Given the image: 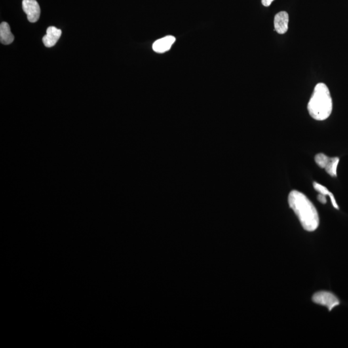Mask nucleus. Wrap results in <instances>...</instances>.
<instances>
[{
  "instance_id": "obj_1",
  "label": "nucleus",
  "mask_w": 348,
  "mask_h": 348,
  "mask_svg": "<svg viewBox=\"0 0 348 348\" xmlns=\"http://www.w3.org/2000/svg\"><path fill=\"white\" fill-rule=\"evenodd\" d=\"M288 202L305 231L313 232L317 229L319 217L317 209L305 194L297 191L291 192Z\"/></svg>"
},
{
  "instance_id": "obj_2",
  "label": "nucleus",
  "mask_w": 348,
  "mask_h": 348,
  "mask_svg": "<svg viewBox=\"0 0 348 348\" xmlns=\"http://www.w3.org/2000/svg\"><path fill=\"white\" fill-rule=\"evenodd\" d=\"M333 103L330 92L324 83H318L308 104L309 115L317 121L328 119L332 113Z\"/></svg>"
},
{
  "instance_id": "obj_3",
  "label": "nucleus",
  "mask_w": 348,
  "mask_h": 348,
  "mask_svg": "<svg viewBox=\"0 0 348 348\" xmlns=\"http://www.w3.org/2000/svg\"><path fill=\"white\" fill-rule=\"evenodd\" d=\"M313 303L328 308L329 311L340 305V301L335 295L328 292H319L316 293L312 297Z\"/></svg>"
},
{
  "instance_id": "obj_4",
  "label": "nucleus",
  "mask_w": 348,
  "mask_h": 348,
  "mask_svg": "<svg viewBox=\"0 0 348 348\" xmlns=\"http://www.w3.org/2000/svg\"><path fill=\"white\" fill-rule=\"evenodd\" d=\"M22 7L29 22L35 23L39 21L41 10L37 0H23Z\"/></svg>"
},
{
  "instance_id": "obj_5",
  "label": "nucleus",
  "mask_w": 348,
  "mask_h": 348,
  "mask_svg": "<svg viewBox=\"0 0 348 348\" xmlns=\"http://www.w3.org/2000/svg\"><path fill=\"white\" fill-rule=\"evenodd\" d=\"M175 41H176V38L173 36H167V37L162 38L154 43L153 50L157 53H164L170 49Z\"/></svg>"
},
{
  "instance_id": "obj_6",
  "label": "nucleus",
  "mask_w": 348,
  "mask_h": 348,
  "mask_svg": "<svg viewBox=\"0 0 348 348\" xmlns=\"http://www.w3.org/2000/svg\"><path fill=\"white\" fill-rule=\"evenodd\" d=\"M289 15L285 11L278 12L274 18L275 31L280 35H284L288 29Z\"/></svg>"
},
{
  "instance_id": "obj_7",
  "label": "nucleus",
  "mask_w": 348,
  "mask_h": 348,
  "mask_svg": "<svg viewBox=\"0 0 348 348\" xmlns=\"http://www.w3.org/2000/svg\"><path fill=\"white\" fill-rule=\"evenodd\" d=\"M62 35V31L56 27H50L46 30V34L43 38L44 45L46 47H52L56 45Z\"/></svg>"
},
{
  "instance_id": "obj_8",
  "label": "nucleus",
  "mask_w": 348,
  "mask_h": 348,
  "mask_svg": "<svg viewBox=\"0 0 348 348\" xmlns=\"http://www.w3.org/2000/svg\"><path fill=\"white\" fill-rule=\"evenodd\" d=\"M14 36L10 31L9 25L3 22L0 25V41L3 45H10L14 41Z\"/></svg>"
},
{
  "instance_id": "obj_9",
  "label": "nucleus",
  "mask_w": 348,
  "mask_h": 348,
  "mask_svg": "<svg viewBox=\"0 0 348 348\" xmlns=\"http://www.w3.org/2000/svg\"><path fill=\"white\" fill-rule=\"evenodd\" d=\"M313 187L314 189L316 190V191L322 194V195L330 196L331 200H332L333 206H334V208L339 209L338 204H337L336 201H335L334 196H333V193H330L326 187L316 182L313 183Z\"/></svg>"
},
{
  "instance_id": "obj_10",
  "label": "nucleus",
  "mask_w": 348,
  "mask_h": 348,
  "mask_svg": "<svg viewBox=\"0 0 348 348\" xmlns=\"http://www.w3.org/2000/svg\"><path fill=\"white\" fill-rule=\"evenodd\" d=\"M339 162V157H331L328 163L327 164L325 170L331 176H337V168Z\"/></svg>"
},
{
  "instance_id": "obj_11",
  "label": "nucleus",
  "mask_w": 348,
  "mask_h": 348,
  "mask_svg": "<svg viewBox=\"0 0 348 348\" xmlns=\"http://www.w3.org/2000/svg\"><path fill=\"white\" fill-rule=\"evenodd\" d=\"M330 158L324 155V154H318L315 156V160L318 166H319L320 168H325L327 164L330 161Z\"/></svg>"
},
{
  "instance_id": "obj_12",
  "label": "nucleus",
  "mask_w": 348,
  "mask_h": 348,
  "mask_svg": "<svg viewBox=\"0 0 348 348\" xmlns=\"http://www.w3.org/2000/svg\"><path fill=\"white\" fill-rule=\"evenodd\" d=\"M317 199L318 201H320L322 204H326L327 202L326 195H322V194L320 193V195L317 196Z\"/></svg>"
},
{
  "instance_id": "obj_13",
  "label": "nucleus",
  "mask_w": 348,
  "mask_h": 348,
  "mask_svg": "<svg viewBox=\"0 0 348 348\" xmlns=\"http://www.w3.org/2000/svg\"><path fill=\"white\" fill-rule=\"evenodd\" d=\"M274 0H262V3L265 7H269Z\"/></svg>"
}]
</instances>
